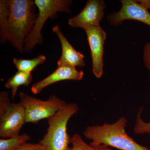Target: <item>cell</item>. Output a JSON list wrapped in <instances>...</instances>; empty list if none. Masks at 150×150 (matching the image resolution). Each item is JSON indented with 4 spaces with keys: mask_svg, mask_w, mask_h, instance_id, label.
I'll use <instances>...</instances> for the list:
<instances>
[{
    "mask_svg": "<svg viewBox=\"0 0 150 150\" xmlns=\"http://www.w3.org/2000/svg\"><path fill=\"white\" fill-rule=\"evenodd\" d=\"M8 18L4 24L0 26L1 43L8 41L23 53L25 38L32 30L37 17L34 1L8 0Z\"/></svg>",
    "mask_w": 150,
    "mask_h": 150,
    "instance_id": "1",
    "label": "cell"
},
{
    "mask_svg": "<svg viewBox=\"0 0 150 150\" xmlns=\"http://www.w3.org/2000/svg\"><path fill=\"white\" fill-rule=\"evenodd\" d=\"M127 120L121 117L112 123L88 126L83 135L93 146L104 145L120 150H150L135 142L126 133Z\"/></svg>",
    "mask_w": 150,
    "mask_h": 150,
    "instance_id": "2",
    "label": "cell"
},
{
    "mask_svg": "<svg viewBox=\"0 0 150 150\" xmlns=\"http://www.w3.org/2000/svg\"><path fill=\"white\" fill-rule=\"evenodd\" d=\"M78 110L79 107L76 103H66L48 119L47 133L38 143L43 150H70L71 138L67 132V124Z\"/></svg>",
    "mask_w": 150,
    "mask_h": 150,
    "instance_id": "3",
    "label": "cell"
},
{
    "mask_svg": "<svg viewBox=\"0 0 150 150\" xmlns=\"http://www.w3.org/2000/svg\"><path fill=\"white\" fill-rule=\"evenodd\" d=\"M72 1L70 0H35L38 14L34 26L25 41L24 51H31L38 44L43 42L41 31L48 18H52L59 12L69 13Z\"/></svg>",
    "mask_w": 150,
    "mask_h": 150,
    "instance_id": "4",
    "label": "cell"
},
{
    "mask_svg": "<svg viewBox=\"0 0 150 150\" xmlns=\"http://www.w3.org/2000/svg\"><path fill=\"white\" fill-rule=\"evenodd\" d=\"M20 103L24 107L26 123H36L43 119H48L66 104L56 96L52 95L47 100H41L28 95L19 93Z\"/></svg>",
    "mask_w": 150,
    "mask_h": 150,
    "instance_id": "5",
    "label": "cell"
},
{
    "mask_svg": "<svg viewBox=\"0 0 150 150\" xmlns=\"http://www.w3.org/2000/svg\"><path fill=\"white\" fill-rule=\"evenodd\" d=\"M25 121L24 107L20 103H12L0 111V137L7 139L19 135Z\"/></svg>",
    "mask_w": 150,
    "mask_h": 150,
    "instance_id": "6",
    "label": "cell"
},
{
    "mask_svg": "<svg viewBox=\"0 0 150 150\" xmlns=\"http://www.w3.org/2000/svg\"><path fill=\"white\" fill-rule=\"evenodd\" d=\"M121 6L118 11L108 16L109 24L112 26L121 25L126 20H135L150 26V13L137 1L121 0Z\"/></svg>",
    "mask_w": 150,
    "mask_h": 150,
    "instance_id": "7",
    "label": "cell"
},
{
    "mask_svg": "<svg viewBox=\"0 0 150 150\" xmlns=\"http://www.w3.org/2000/svg\"><path fill=\"white\" fill-rule=\"evenodd\" d=\"M85 31L90 48L93 72L96 78H101L103 74V56L106 33L100 25L88 28Z\"/></svg>",
    "mask_w": 150,
    "mask_h": 150,
    "instance_id": "8",
    "label": "cell"
},
{
    "mask_svg": "<svg viewBox=\"0 0 150 150\" xmlns=\"http://www.w3.org/2000/svg\"><path fill=\"white\" fill-rule=\"evenodd\" d=\"M105 8L103 0H89L77 15L69 20L68 24L84 30L91 26H99L104 16Z\"/></svg>",
    "mask_w": 150,
    "mask_h": 150,
    "instance_id": "9",
    "label": "cell"
},
{
    "mask_svg": "<svg viewBox=\"0 0 150 150\" xmlns=\"http://www.w3.org/2000/svg\"><path fill=\"white\" fill-rule=\"evenodd\" d=\"M83 76V71H78L75 67L69 66L58 67L51 74L42 80L33 84L31 88V91L33 94H36L40 93L43 89L52 84L65 80H81Z\"/></svg>",
    "mask_w": 150,
    "mask_h": 150,
    "instance_id": "10",
    "label": "cell"
},
{
    "mask_svg": "<svg viewBox=\"0 0 150 150\" xmlns=\"http://www.w3.org/2000/svg\"><path fill=\"white\" fill-rule=\"evenodd\" d=\"M53 32L58 36L62 48V54L57 62L58 67L69 66L75 67L85 66L84 56L77 51L69 42L62 33L60 26L58 25L52 28Z\"/></svg>",
    "mask_w": 150,
    "mask_h": 150,
    "instance_id": "11",
    "label": "cell"
},
{
    "mask_svg": "<svg viewBox=\"0 0 150 150\" xmlns=\"http://www.w3.org/2000/svg\"><path fill=\"white\" fill-rule=\"evenodd\" d=\"M32 79L31 73L18 71L7 81L5 86L7 88L11 89V97L13 99L16 95L18 88L22 86H27L31 82Z\"/></svg>",
    "mask_w": 150,
    "mask_h": 150,
    "instance_id": "12",
    "label": "cell"
},
{
    "mask_svg": "<svg viewBox=\"0 0 150 150\" xmlns=\"http://www.w3.org/2000/svg\"><path fill=\"white\" fill-rule=\"evenodd\" d=\"M46 60V56L40 55L31 59L14 58L13 59V63L18 71L31 73L38 66L42 64Z\"/></svg>",
    "mask_w": 150,
    "mask_h": 150,
    "instance_id": "13",
    "label": "cell"
},
{
    "mask_svg": "<svg viewBox=\"0 0 150 150\" xmlns=\"http://www.w3.org/2000/svg\"><path fill=\"white\" fill-rule=\"evenodd\" d=\"M30 139L27 134L18 135L7 139H0V150H16L23 144Z\"/></svg>",
    "mask_w": 150,
    "mask_h": 150,
    "instance_id": "14",
    "label": "cell"
},
{
    "mask_svg": "<svg viewBox=\"0 0 150 150\" xmlns=\"http://www.w3.org/2000/svg\"><path fill=\"white\" fill-rule=\"evenodd\" d=\"M72 147L70 150H112L104 145L93 146L86 143L79 134H75L71 137Z\"/></svg>",
    "mask_w": 150,
    "mask_h": 150,
    "instance_id": "15",
    "label": "cell"
},
{
    "mask_svg": "<svg viewBox=\"0 0 150 150\" xmlns=\"http://www.w3.org/2000/svg\"><path fill=\"white\" fill-rule=\"evenodd\" d=\"M142 110V108H140L137 114L134 131L138 134H150V122H146L142 120L141 117Z\"/></svg>",
    "mask_w": 150,
    "mask_h": 150,
    "instance_id": "16",
    "label": "cell"
},
{
    "mask_svg": "<svg viewBox=\"0 0 150 150\" xmlns=\"http://www.w3.org/2000/svg\"><path fill=\"white\" fill-rule=\"evenodd\" d=\"M143 60L145 67L150 72V42L147 43L144 47Z\"/></svg>",
    "mask_w": 150,
    "mask_h": 150,
    "instance_id": "17",
    "label": "cell"
},
{
    "mask_svg": "<svg viewBox=\"0 0 150 150\" xmlns=\"http://www.w3.org/2000/svg\"><path fill=\"white\" fill-rule=\"evenodd\" d=\"M11 103L8 93L2 91L0 93V111H2Z\"/></svg>",
    "mask_w": 150,
    "mask_h": 150,
    "instance_id": "18",
    "label": "cell"
},
{
    "mask_svg": "<svg viewBox=\"0 0 150 150\" xmlns=\"http://www.w3.org/2000/svg\"><path fill=\"white\" fill-rule=\"evenodd\" d=\"M16 150H43V148L38 144L24 143L19 147Z\"/></svg>",
    "mask_w": 150,
    "mask_h": 150,
    "instance_id": "19",
    "label": "cell"
},
{
    "mask_svg": "<svg viewBox=\"0 0 150 150\" xmlns=\"http://www.w3.org/2000/svg\"><path fill=\"white\" fill-rule=\"evenodd\" d=\"M137 1L144 8L147 10H150V0H138Z\"/></svg>",
    "mask_w": 150,
    "mask_h": 150,
    "instance_id": "20",
    "label": "cell"
}]
</instances>
